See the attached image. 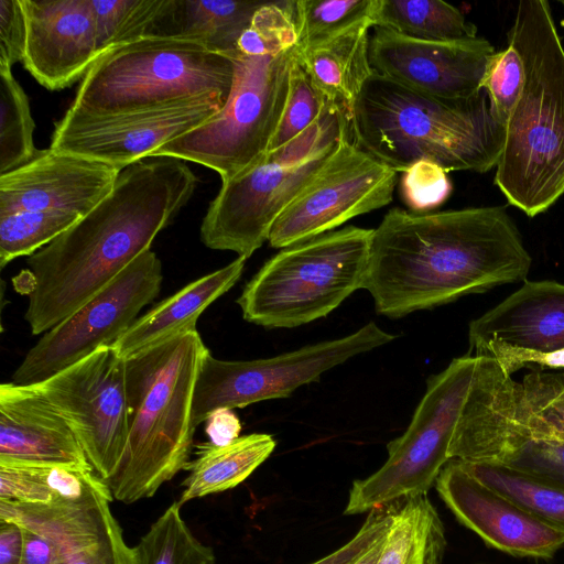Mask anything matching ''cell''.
Instances as JSON below:
<instances>
[{
	"mask_svg": "<svg viewBox=\"0 0 564 564\" xmlns=\"http://www.w3.org/2000/svg\"><path fill=\"white\" fill-rule=\"evenodd\" d=\"M562 6L564 7V1H561Z\"/></svg>",
	"mask_w": 564,
	"mask_h": 564,
	"instance_id": "obj_47",
	"label": "cell"
},
{
	"mask_svg": "<svg viewBox=\"0 0 564 564\" xmlns=\"http://www.w3.org/2000/svg\"><path fill=\"white\" fill-rule=\"evenodd\" d=\"M564 490V436L530 437L503 449L492 464Z\"/></svg>",
	"mask_w": 564,
	"mask_h": 564,
	"instance_id": "obj_35",
	"label": "cell"
},
{
	"mask_svg": "<svg viewBox=\"0 0 564 564\" xmlns=\"http://www.w3.org/2000/svg\"><path fill=\"white\" fill-rule=\"evenodd\" d=\"M474 355L488 346L534 352L564 348V284L525 281L523 285L469 324Z\"/></svg>",
	"mask_w": 564,
	"mask_h": 564,
	"instance_id": "obj_22",
	"label": "cell"
},
{
	"mask_svg": "<svg viewBox=\"0 0 564 564\" xmlns=\"http://www.w3.org/2000/svg\"><path fill=\"white\" fill-rule=\"evenodd\" d=\"M524 63V86L505 127L495 184L534 217L564 194V46L550 3L519 2L508 33Z\"/></svg>",
	"mask_w": 564,
	"mask_h": 564,
	"instance_id": "obj_4",
	"label": "cell"
},
{
	"mask_svg": "<svg viewBox=\"0 0 564 564\" xmlns=\"http://www.w3.org/2000/svg\"><path fill=\"white\" fill-rule=\"evenodd\" d=\"M246 261L238 257L226 267L186 284L138 317L111 346L123 359H129L172 337L197 330L198 317L236 284Z\"/></svg>",
	"mask_w": 564,
	"mask_h": 564,
	"instance_id": "obj_23",
	"label": "cell"
},
{
	"mask_svg": "<svg viewBox=\"0 0 564 564\" xmlns=\"http://www.w3.org/2000/svg\"><path fill=\"white\" fill-rule=\"evenodd\" d=\"M101 54L120 44L143 37L165 0H89Z\"/></svg>",
	"mask_w": 564,
	"mask_h": 564,
	"instance_id": "obj_34",
	"label": "cell"
},
{
	"mask_svg": "<svg viewBox=\"0 0 564 564\" xmlns=\"http://www.w3.org/2000/svg\"><path fill=\"white\" fill-rule=\"evenodd\" d=\"M474 356L496 359L509 375L531 365H538L541 369L564 368V348L551 352H534L508 347L488 346Z\"/></svg>",
	"mask_w": 564,
	"mask_h": 564,
	"instance_id": "obj_42",
	"label": "cell"
},
{
	"mask_svg": "<svg viewBox=\"0 0 564 564\" xmlns=\"http://www.w3.org/2000/svg\"><path fill=\"white\" fill-rule=\"evenodd\" d=\"M189 200L163 164L141 160L126 166L111 192L88 214L30 256L12 279L28 296L24 318L33 335L74 314L126 267L151 249L156 235Z\"/></svg>",
	"mask_w": 564,
	"mask_h": 564,
	"instance_id": "obj_2",
	"label": "cell"
},
{
	"mask_svg": "<svg viewBox=\"0 0 564 564\" xmlns=\"http://www.w3.org/2000/svg\"><path fill=\"white\" fill-rule=\"evenodd\" d=\"M0 463L94 469L74 432L33 386H0Z\"/></svg>",
	"mask_w": 564,
	"mask_h": 564,
	"instance_id": "obj_21",
	"label": "cell"
},
{
	"mask_svg": "<svg viewBox=\"0 0 564 564\" xmlns=\"http://www.w3.org/2000/svg\"><path fill=\"white\" fill-rule=\"evenodd\" d=\"M82 218L62 210H24L0 215V268L32 256Z\"/></svg>",
	"mask_w": 564,
	"mask_h": 564,
	"instance_id": "obj_32",
	"label": "cell"
},
{
	"mask_svg": "<svg viewBox=\"0 0 564 564\" xmlns=\"http://www.w3.org/2000/svg\"><path fill=\"white\" fill-rule=\"evenodd\" d=\"M162 263L151 249L126 267L104 290L52 327L26 352L12 382L31 386L112 345L160 293Z\"/></svg>",
	"mask_w": 564,
	"mask_h": 564,
	"instance_id": "obj_12",
	"label": "cell"
},
{
	"mask_svg": "<svg viewBox=\"0 0 564 564\" xmlns=\"http://www.w3.org/2000/svg\"><path fill=\"white\" fill-rule=\"evenodd\" d=\"M328 110L327 104L311 82L297 58V50L290 73V89L284 111L270 143L275 150L304 132Z\"/></svg>",
	"mask_w": 564,
	"mask_h": 564,
	"instance_id": "obj_37",
	"label": "cell"
},
{
	"mask_svg": "<svg viewBox=\"0 0 564 564\" xmlns=\"http://www.w3.org/2000/svg\"><path fill=\"white\" fill-rule=\"evenodd\" d=\"M531 263L506 207L429 213L392 208L373 229L362 289L378 314L400 318L525 281Z\"/></svg>",
	"mask_w": 564,
	"mask_h": 564,
	"instance_id": "obj_1",
	"label": "cell"
},
{
	"mask_svg": "<svg viewBox=\"0 0 564 564\" xmlns=\"http://www.w3.org/2000/svg\"><path fill=\"white\" fill-rule=\"evenodd\" d=\"M394 335L369 322L355 333L275 357L228 361L208 351L200 364L193 394L194 429L220 408H245L260 401L288 398L301 386L346 360L392 341Z\"/></svg>",
	"mask_w": 564,
	"mask_h": 564,
	"instance_id": "obj_11",
	"label": "cell"
},
{
	"mask_svg": "<svg viewBox=\"0 0 564 564\" xmlns=\"http://www.w3.org/2000/svg\"><path fill=\"white\" fill-rule=\"evenodd\" d=\"M495 47L484 37L427 42L376 26L369 40L372 69L402 86L426 95L460 99L481 90Z\"/></svg>",
	"mask_w": 564,
	"mask_h": 564,
	"instance_id": "obj_16",
	"label": "cell"
},
{
	"mask_svg": "<svg viewBox=\"0 0 564 564\" xmlns=\"http://www.w3.org/2000/svg\"><path fill=\"white\" fill-rule=\"evenodd\" d=\"M137 564H216L210 546L199 542L172 503L133 546Z\"/></svg>",
	"mask_w": 564,
	"mask_h": 564,
	"instance_id": "obj_29",
	"label": "cell"
},
{
	"mask_svg": "<svg viewBox=\"0 0 564 564\" xmlns=\"http://www.w3.org/2000/svg\"><path fill=\"white\" fill-rule=\"evenodd\" d=\"M23 528V551L20 564H57L55 544L44 535Z\"/></svg>",
	"mask_w": 564,
	"mask_h": 564,
	"instance_id": "obj_44",
	"label": "cell"
},
{
	"mask_svg": "<svg viewBox=\"0 0 564 564\" xmlns=\"http://www.w3.org/2000/svg\"><path fill=\"white\" fill-rule=\"evenodd\" d=\"M227 100L202 96L117 115L65 112L55 124L50 148L123 170L208 121Z\"/></svg>",
	"mask_w": 564,
	"mask_h": 564,
	"instance_id": "obj_15",
	"label": "cell"
},
{
	"mask_svg": "<svg viewBox=\"0 0 564 564\" xmlns=\"http://www.w3.org/2000/svg\"><path fill=\"white\" fill-rule=\"evenodd\" d=\"M74 432L95 473L107 480L128 442L127 359L111 345L33 384Z\"/></svg>",
	"mask_w": 564,
	"mask_h": 564,
	"instance_id": "obj_13",
	"label": "cell"
},
{
	"mask_svg": "<svg viewBox=\"0 0 564 564\" xmlns=\"http://www.w3.org/2000/svg\"><path fill=\"white\" fill-rule=\"evenodd\" d=\"M376 6L377 0L295 1L297 50L326 41L360 22L372 23Z\"/></svg>",
	"mask_w": 564,
	"mask_h": 564,
	"instance_id": "obj_33",
	"label": "cell"
},
{
	"mask_svg": "<svg viewBox=\"0 0 564 564\" xmlns=\"http://www.w3.org/2000/svg\"><path fill=\"white\" fill-rule=\"evenodd\" d=\"M370 21H364L326 41L297 50V58L330 111L349 123L368 78Z\"/></svg>",
	"mask_w": 564,
	"mask_h": 564,
	"instance_id": "obj_24",
	"label": "cell"
},
{
	"mask_svg": "<svg viewBox=\"0 0 564 564\" xmlns=\"http://www.w3.org/2000/svg\"><path fill=\"white\" fill-rule=\"evenodd\" d=\"M373 28L427 42L474 40L477 28L456 7L442 0H377Z\"/></svg>",
	"mask_w": 564,
	"mask_h": 564,
	"instance_id": "obj_28",
	"label": "cell"
},
{
	"mask_svg": "<svg viewBox=\"0 0 564 564\" xmlns=\"http://www.w3.org/2000/svg\"><path fill=\"white\" fill-rule=\"evenodd\" d=\"M452 182L438 164L422 160L402 172L401 196L414 213H429L441 206L451 195Z\"/></svg>",
	"mask_w": 564,
	"mask_h": 564,
	"instance_id": "obj_39",
	"label": "cell"
},
{
	"mask_svg": "<svg viewBox=\"0 0 564 564\" xmlns=\"http://www.w3.org/2000/svg\"><path fill=\"white\" fill-rule=\"evenodd\" d=\"M397 173L360 149L345 128L334 151L274 223L270 246L289 247L388 205Z\"/></svg>",
	"mask_w": 564,
	"mask_h": 564,
	"instance_id": "obj_14",
	"label": "cell"
},
{
	"mask_svg": "<svg viewBox=\"0 0 564 564\" xmlns=\"http://www.w3.org/2000/svg\"><path fill=\"white\" fill-rule=\"evenodd\" d=\"M524 78L523 59L514 45L508 42L507 47L491 56L481 80L491 111L505 127L521 96Z\"/></svg>",
	"mask_w": 564,
	"mask_h": 564,
	"instance_id": "obj_38",
	"label": "cell"
},
{
	"mask_svg": "<svg viewBox=\"0 0 564 564\" xmlns=\"http://www.w3.org/2000/svg\"><path fill=\"white\" fill-rule=\"evenodd\" d=\"M204 423L208 442L216 446L227 445L240 436L241 423L231 409L220 408L213 411Z\"/></svg>",
	"mask_w": 564,
	"mask_h": 564,
	"instance_id": "obj_43",
	"label": "cell"
},
{
	"mask_svg": "<svg viewBox=\"0 0 564 564\" xmlns=\"http://www.w3.org/2000/svg\"><path fill=\"white\" fill-rule=\"evenodd\" d=\"M28 26L21 0H0V67L11 68L25 55Z\"/></svg>",
	"mask_w": 564,
	"mask_h": 564,
	"instance_id": "obj_41",
	"label": "cell"
},
{
	"mask_svg": "<svg viewBox=\"0 0 564 564\" xmlns=\"http://www.w3.org/2000/svg\"><path fill=\"white\" fill-rule=\"evenodd\" d=\"M28 40L24 68L46 89L61 90L101 55L89 0H21Z\"/></svg>",
	"mask_w": 564,
	"mask_h": 564,
	"instance_id": "obj_19",
	"label": "cell"
},
{
	"mask_svg": "<svg viewBox=\"0 0 564 564\" xmlns=\"http://www.w3.org/2000/svg\"><path fill=\"white\" fill-rule=\"evenodd\" d=\"M296 44L295 1H263L240 36L236 50L250 55H268Z\"/></svg>",
	"mask_w": 564,
	"mask_h": 564,
	"instance_id": "obj_36",
	"label": "cell"
},
{
	"mask_svg": "<svg viewBox=\"0 0 564 564\" xmlns=\"http://www.w3.org/2000/svg\"><path fill=\"white\" fill-rule=\"evenodd\" d=\"M478 365V356L466 355L429 378L408 429L388 443L386 463L352 482L345 514L370 512L426 495L451 460L449 444Z\"/></svg>",
	"mask_w": 564,
	"mask_h": 564,
	"instance_id": "obj_10",
	"label": "cell"
},
{
	"mask_svg": "<svg viewBox=\"0 0 564 564\" xmlns=\"http://www.w3.org/2000/svg\"><path fill=\"white\" fill-rule=\"evenodd\" d=\"M23 551V528L0 520V564H20Z\"/></svg>",
	"mask_w": 564,
	"mask_h": 564,
	"instance_id": "obj_45",
	"label": "cell"
},
{
	"mask_svg": "<svg viewBox=\"0 0 564 564\" xmlns=\"http://www.w3.org/2000/svg\"><path fill=\"white\" fill-rule=\"evenodd\" d=\"M295 55L296 45L268 55L232 52L235 78L225 107L152 156L202 164L216 171L221 183L254 165L269 151L282 118Z\"/></svg>",
	"mask_w": 564,
	"mask_h": 564,
	"instance_id": "obj_9",
	"label": "cell"
},
{
	"mask_svg": "<svg viewBox=\"0 0 564 564\" xmlns=\"http://www.w3.org/2000/svg\"><path fill=\"white\" fill-rule=\"evenodd\" d=\"M275 445L265 433L242 435L224 446L210 442L196 445V457L184 467L188 476L177 503L237 487L269 458Z\"/></svg>",
	"mask_w": 564,
	"mask_h": 564,
	"instance_id": "obj_26",
	"label": "cell"
},
{
	"mask_svg": "<svg viewBox=\"0 0 564 564\" xmlns=\"http://www.w3.org/2000/svg\"><path fill=\"white\" fill-rule=\"evenodd\" d=\"M372 235L348 226L282 248L237 299L243 319L292 328L328 315L362 289Z\"/></svg>",
	"mask_w": 564,
	"mask_h": 564,
	"instance_id": "obj_7",
	"label": "cell"
},
{
	"mask_svg": "<svg viewBox=\"0 0 564 564\" xmlns=\"http://www.w3.org/2000/svg\"><path fill=\"white\" fill-rule=\"evenodd\" d=\"M120 169L93 159L37 151L25 165L0 175V215L24 210L88 214L113 188Z\"/></svg>",
	"mask_w": 564,
	"mask_h": 564,
	"instance_id": "obj_18",
	"label": "cell"
},
{
	"mask_svg": "<svg viewBox=\"0 0 564 564\" xmlns=\"http://www.w3.org/2000/svg\"><path fill=\"white\" fill-rule=\"evenodd\" d=\"M234 78L229 55L187 40L143 36L105 51L66 112L117 115L202 96L228 99Z\"/></svg>",
	"mask_w": 564,
	"mask_h": 564,
	"instance_id": "obj_6",
	"label": "cell"
},
{
	"mask_svg": "<svg viewBox=\"0 0 564 564\" xmlns=\"http://www.w3.org/2000/svg\"><path fill=\"white\" fill-rule=\"evenodd\" d=\"M435 487L456 519L491 547L517 557L551 558L564 545V531L482 484L462 460L451 459Z\"/></svg>",
	"mask_w": 564,
	"mask_h": 564,
	"instance_id": "obj_17",
	"label": "cell"
},
{
	"mask_svg": "<svg viewBox=\"0 0 564 564\" xmlns=\"http://www.w3.org/2000/svg\"><path fill=\"white\" fill-rule=\"evenodd\" d=\"M397 505L371 510L358 532L347 543L311 564H354L387 533Z\"/></svg>",
	"mask_w": 564,
	"mask_h": 564,
	"instance_id": "obj_40",
	"label": "cell"
},
{
	"mask_svg": "<svg viewBox=\"0 0 564 564\" xmlns=\"http://www.w3.org/2000/svg\"><path fill=\"white\" fill-rule=\"evenodd\" d=\"M354 142L395 172L432 161L448 171L486 173L496 167L505 124L487 93L449 99L426 95L373 72L350 122Z\"/></svg>",
	"mask_w": 564,
	"mask_h": 564,
	"instance_id": "obj_3",
	"label": "cell"
},
{
	"mask_svg": "<svg viewBox=\"0 0 564 564\" xmlns=\"http://www.w3.org/2000/svg\"><path fill=\"white\" fill-rule=\"evenodd\" d=\"M112 496L50 506L0 500V520L12 521L51 540L57 564H137L110 511Z\"/></svg>",
	"mask_w": 564,
	"mask_h": 564,
	"instance_id": "obj_20",
	"label": "cell"
},
{
	"mask_svg": "<svg viewBox=\"0 0 564 564\" xmlns=\"http://www.w3.org/2000/svg\"><path fill=\"white\" fill-rule=\"evenodd\" d=\"M464 464L482 484L545 523L564 531V490L503 466L465 462Z\"/></svg>",
	"mask_w": 564,
	"mask_h": 564,
	"instance_id": "obj_31",
	"label": "cell"
},
{
	"mask_svg": "<svg viewBox=\"0 0 564 564\" xmlns=\"http://www.w3.org/2000/svg\"><path fill=\"white\" fill-rule=\"evenodd\" d=\"M443 522L426 495L397 505L376 564H441Z\"/></svg>",
	"mask_w": 564,
	"mask_h": 564,
	"instance_id": "obj_27",
	"label": "cell"
},
{
	"mask_svg": "<svg viewBox=\"0 0 564 564\" xmlns=\"http://www.w3.org/2000/svg\"><path fill=\"white\" fill-rule=\"evenodd\" d=\"M345 128L350 123L328 109L295 139L221 183L203 218L202 242L248 259L334 151Z\"/></svg>",
	"mask_w": 564,
	"mask_h": 564,
	"instance_id": "obj_8",
	"label": "cell"
},
{
	"mask_svg": "<svg viewBox=\"0 0 564 564\" xmlns=\"http://www.w3.org/2000/svg\"><path fill=\"white\" fill-rule=\"evenodd\" d=\"M386 534L378 540L364 555H361L354 564H376L379 557Z\"/></svg>",
	"mask_w": 564,
	"mask_h": 564,
	"instance_id": "obj_46",
	"label": "cell"
},
{
	"mask_svg": "<svg viewBox=\"0 0 564 564\" xmlns=\"http://www.w3.org/2000/svg\"><path fill=\"white\" fill-rule=\"evenodd\" d=\"M208 351L194 330L127 359L129 436L118 467L105 480L113 499L132 503L152 497L189 462L194 388Z\"/></svg>",
	"mask_w": 564,
	"mask_h": 564,
	"instance_id": "obj_5",
	"label": "cell"
},
{
	"mask_svg": "<svg viewBox=\"0 0 564 564\" xmlns=\"http://www.w3.org/2000/svg\"><path fill=\"white\" fill-rule=\"evenodd\" d=\"M263 1L165 0L145 36L196 42L230 55Z\"/></svg>",
	"mask_w": 564,
	"mask_h": 564,
	"instance_id": "obj_25",
	"label": "cell"
},
{
	"mask_svg": "<svg viewBox=\"0 0 564 564\" xmlns=\"http://www.w3.org/2000/svg\"><path fill=\"white\" fill-rule=\"evenodd\" d=\"M34 128L25 91L11 68L0 67V175L35 158Z\"/></svg>",
	"mask_w": 564,
	"mask_h": 564,
	"instance_id": "obj_30",
	"label": "cell"
}]
</instances>
